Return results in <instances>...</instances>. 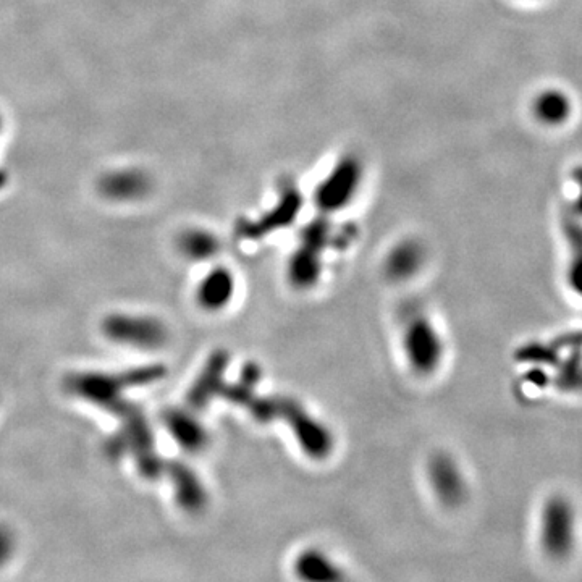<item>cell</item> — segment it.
<instances>
[{"instance_id":"obj_1","label":"cell","mask_w":582,"mask_h":582,"mask_svg":"<svg viewBox=\"0 0 582 582\" xmlns=\"http://www.w3.org/2000/svg\"><path fill=\"white\" fill-rule=\"evenodd\" d=\"M579 542V516L576 505L565 494L545 498L537 516V545L552 561H565Z\"/></svg>"},{"instance_id":"obj_2","label":"cell","mask_w":582,"mask_h":582,"mask_svg":"<svg viewBox=\"0 0 582 582\" xmlns=\"http://www.w3.org/2000/svg\"><path fill=\"white\" fill-rule=\"evenodd\" d=\"M401 355L414 376L432 377L442 369L447 343L439 325L424 313H411L400 335Z\"/></svg>"},{"instance_id":"obj_3","label":"cell","mask_w":582,"mask_h":582,"mask_svg":"<svg viewBox=\"0 0 582 582\" xmlns=\"http://www.w3.org/2000/svg\"><path fill=\"white\" fill-rule=\"evenodd\" d=\"M279 422L288 427L296 447L308 460L321 463L334 455L337 447L334 432L301 401L280 395Z\"/></svg>"},{"instance_id":"obj_4","label":"cell","mask_w":582,"mask_h":582,"mask_svg":"<svg viewBox=\"0 0 582 582\" xmlns=\"http://www.w3.org/2000/svg\"><path fill=\"white\" fill-rule=\"evenodd\" d=\"M426 479L431 494L442 507L458 508L466 502L468 477L452 453H434L427 461Z\"/></svg>"},{"instance_id":"obj_5","label":"cell","mask_w":582,"mask_h":582,"mask_svg":"<svg viewBox=\"0 0 582 582\" xmlns=\"http://www.w3.org/2000/svg\"><path fill=\"white\" fill-rule=\"evenodd\" d=\"M106 334L115 342L154 350L164 346L169 340V330L164 322L149 316H128L119 314L106 322Z\"/></svg>"},{"instance_id":"obj_6","label":"cell","mask_w":582,"mask_h":582,"mask_svg":"<svg viewBox=\"0 0 582 582\" xmlns=\"http://www.w3.org/2000/svg\"><path fill=\"white\" fill-rule=\"evenodd\" d=\"M237 275L230 267H212L203 279L199 280L194 298L199 308L209 314L224 313L237 298Z\"/></svg>"},{"instance_id":"obj_7","label":"cell","mask_w":582,"mask_h":582,"mask_svg":"<svg viewBox=\"0 0 582 582\" xmlns=\"http://www.w3.org/2000/svg\"><path fill=\"white\" fill-rule=\"evenodd\" d=\"M361 169L353 159L343 161L335 167L330 175L317 190L316 201L324 212H337L345 209L350 203L359 186Z\"/></svg>"},{"instance_id":"obj_8","label":"cell","mask_w":582,"mask_h":582,"mask_svg":"<svg viewBox=\"0 0 582 582\" xmlns=\"http://www.w3.org/2000/svg\"><path fill=\"white\" fill-rule=\"evenodd\" d=\"M426 266V248L421 241L406 238L393 246L384 259V275L390 282L405 283L416 279Z\"/></svg>"},{"instance_id":"obj_9","label":"cell","mask_w":582,"mask_h":582,"mask_svg":"<svg viewBox=\"0 0 582 582\" xmlns=\"http://www.w3.org/2000/svg\"><path fill=\"white\" fill-rule=\"evenodd\" d=\"M291 571L304 582H335L346 578L342 565L319 547H306L291 561Z\"/></svg>"},{"instance_id":"obj_10","label":"cell","mask_w":582,"mask_h":582,"mask_svg":"<svg viewBox=\"0 0 582 582\" xmlns=\"http://www.w3.org/2000/svg\"><path fill=\"white\" fill-rule=\"evenodd\" d=\"M228 363H230V358L227 351H217L216 355L209 358L191 387L190 405L193 408H206L214 398L222 397V392L227 385L225 372H227Z\"/></svg>"},{"instance_id":"obj_11","label":"cell","mask_w":582,"mask_h":582,"mask_svg":"<svg viewBox=\"0 0 582 582\" xmlns=\"http://www.w3.org/2000/svg\"><path fill=\"white\" fill-rule=\"evenodd\" d=\"M165 427L178 447L186 452H203L209 443V431L193 411H169L165 414Z\"/></svg>"},{"instance_id":"obj_12","label":"cell","mask_w":582,"mask_h":582,"mask_svg":"<svg viewBox=\"0 0 582 582\" xmlns=\"http://www.w3.org/2000/svg\"><path fill=\"white\" fill-rule=\"evenodd\" d=\"M322 270V251L300 243L287 264L288 283L298 291L313 290L321 282Z\"/></svg>"},{"instance_id":"obj_13","label":"cell","mask_w":582,"mask_h":582,"mask_svg":"<svg viewBox=\"0 0 582 582\" xmlns=\"http://www.w3.org/2000/svg\"><path fill=\"white\" fill-rule=\"evenodd\" d=\"M173 489L180 507L190 513H199L207 507L209 494L201 477L186 464H175L172 468Z\"/></svg>"},{"instance_id":"obj_14","label":"cell","mask_w":582,"mask_h":582,"mask_svg":"<svg viewBox=\"0 0 582 582\" xmlns=\"http://www.w3.org/2000/svg\"><path fill=\"white\" fill-rule=\"evenodd\" d=\"M149 180L140 170H123L107 175L102 191L115 201H135L148 193Z\"/></svg>"},{"instance_id":"obj_15","label":"cell","mask_w":582,"mask_h":582,"mask_svg":"<svg viewBox=\"0 0 582 582\" xmlns=\"http://www.w3.org/2000/svg\"><path fill=\"white\" fill-rule=\"evenodd\" d=\"M178 248L190 261L203 262L216 258L220 251L219 238L203 228H191L182 233Z\"/></svg>"},{"instance_id":"obj_16","label":"cell","mask_w":582,"mask_h":582,"mask_svg":"<svg viewBox=\"0 0 582 582\" xmlns=\"http://www.w3.org/2000/svg\"><path fill=\"white\" fill-rule=\"evenodd\" d=\"M534 112L540 122L547 125H560L571 114V102L560 91H547L537 97Z\"/></svg>"},{"instance_id":"obj_17","label":"cell","mask_w":582,"mask_h":582,"mask_svg":"<svg viewBox=\"0 0 582 582\" xmlns=\"http://www.w3.org/2000/svg\"><path fill=\"white\" fill-rule=\"evenodd\" d=\"M571 254L568 267H566V283L574 295L582 298V232L581 228H568Z\"/></svg>"},{"instance_id":"obj_18","label":"cell","mask_w":582,"mask_h":582,"mask_svg":"<svg viewBox=\"0 0 582 582\" xmlns=\"http://www.w3.org/2000/svg\"><path fill=\"white\" fill-rule=\"evenodd\" d=\"M578 183L581 185V199H579V209L582 211V170L579 172Z\"/></svg>"}]
</instances>
